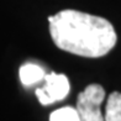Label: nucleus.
I'll use <instances>...</instances> for the list:
<instances>
[{"instance_id":"4","label":"nucleus","mask_w":121,"mask_h":121,"mask_svg":"<svg viewBox=\"0 0 121 121\" xmlns=\"http://www.w3.org/2000/svg\"><path fill=\"white\" fill-rule=\"evenodd\" d=\"M19 75H20L21 83L25 86H30L45 79L46 73H45V69L40 67V65L35 63H26L21 65L19 70Z\"/></svg>"},{"instance_id":"5","label":"nucleus","mask_w":121,"mask_h":121,"mask_svg":"<svg viewBox=\"0 0 121 121\" xmlns=\"http://www.w3.org/2000/svg\"><path fill=\"white\" fill-rule=\"evenodd\" d=\"M104 116L105 121H121V93L114 91L109 95Z\"/></svg>"},{"instance_id":"1","label":"nucleus","mask_w":121,"mask_h":121,"mask_svg":"<svg viewBox=\"0 0 121 121\" xmlns=\"http://www.w3.org/2000/svg\"><path fill=\"white\" fill-rule=\"evenodd\" d=\"M51 37L58 48L88 58H99L116 45V32L106 19L77 10L48 16Z\"/></svg>"},{"instance_id":"6","label":"nucleus","mask_w":121,"mask_h":121,"mask_svg":"<svg viewBox=\"0 0 121 121\" xmlns=\"http://www.w3.org/2000/svg\"><path fill=\"white\" fill-rule=\"evenodd\" d=\"M49 121H80V116L77 108L64 106L53 111L49 116Z\"/></svg>"},{"instance_id":"2","label":"nucleus","mask_w":121,"mask_h":121,"mask_svg":"<svg viewBox=\"0 0 121 121\" xmlns=\"http://www.w3.org/2000/svg\"><path fill=\"white\" fill-rule=\"evenodd\" d=\"M105 99V90L99 84H90L78 95L77 110L80 121H105L100 106Z\"/></svg>"},{"instance_id":"3","label":"nucleus","mask_w":121,"mask_h":121,"mask_svg":"<svg viewBox=\"0 0 121 121\" xmlns=\"http://www.w3.org/2000/svg\"><path fill=\"white\" fill-rule=\"evenodd\" d=\"M45 85L36 89V96L42 105H51V104L63 100L68 95L70 85L69 80L64 74L49 73L45 77Z\"/></svg>"}]
</instances>
